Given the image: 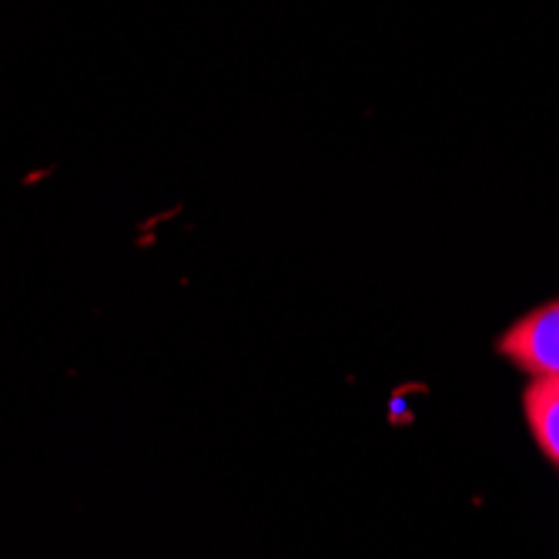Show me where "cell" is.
I'll list each match as a JSON object with an SVG mask.
<instances>
[{"mask_svg":"<svg viewBox=\"0 0 559 559\" xmlns=\"http://www.w3.org/2000/svg\"><path fill=\"white\" fill-rule=\"evenodd\" d=\"M499 352L533 378H559V299L536 305L509 325Z\"/></svg>","mask_w":559,"mask_h":559,"instance_id":"1","label":"cell"},{"mask_svg":"<svg viewBox=\"0 0 559 559\" xmlns=\"http://www.w3.org/2000/svg\"><path fill=\"white\" fill-rule=\"evenodd\" d=\"M523 409L543 456L559 466V378H533L523 396Z\"/></svg>","mask_w":559,"mask_h":559,"instance_id":"2","label":"cell"}]
</instances>
